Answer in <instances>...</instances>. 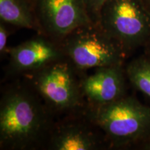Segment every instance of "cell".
I'll use <instances>...</instances> for the list:
<instances>
[{"mask_svg": "<svg viewBox=\"0 0 150 150\" xmlns=\"http://www.w3.org/2000/svg\"><path fill=\"white\" fill-rule=\"evenodd\" d=\"M6 24L1 21L0 22V55L1 59L8 55L9 48L7 47L9 31Z\"/></svg>", "mask_w": 150, "mask_h": 150, "instance_id": "obj_13", "label": "cell"}, {"mask_svg": "<svg viewBox=\"0 0 150 150\" xmlns=\"http://www.w3.org/2000/svg\"><path fill=\"white\" fill-rule=\"evenodd\" d=\"M38 33L59 45L74 29L93 24L83 0H31Z\"/></svg>", "mask_w": 150, "mask_h": 150, "instance_id": "obj_6", "label": "cell"}, {"mask_svg": "<svg viewBox=\"0 0 150 150\" xmlns=\"http://www.w3.org/2000/svg\"><path fill=\"white\" fill-rule=\"evenodd\" d=\"M93 74L83 75L81 88L86 104L102 106L125 96L126 72L122 64L97 67Z\"/></svg>", "mask_w": 150, "mask_h": 150, "instance_id": "obj_9", "label": "cell"}, {"mask_svg": "<svg viewBox=\"0 0 150 150\" xmlns=\"http://www.w3.org/2000/svg\"><path fill=\"white\" fill-rule=\"evenodd\" d=\"M142 1L150 13V0H142Z\"/></svg>", "mask_w": 150, "mask_h": 150, "instance_id": "obj_14", "label": "cell"}, {"mask_svg": "<svg viewBox=\"0 0 150 150\" xmlns=\"http://www.w3.org/2000/svg\"><path fill=\"white\" fill-rule=\"evenodd\" d=\"M106 1V0H83L88 15L93 24H98L101 9Z\"/></svg>", "mask_w": 150, "mask_h": 150, "instance_id": "obj_12", "label": "cell"}, {"mask_svg": "<svg viewBox=\"0 0 150 150\" xmlns=\"http://www.w3.org/2000/svg\"><path fill=\"white\" fill-rule=\"evenodd\" d=\"M8 71L12 74H26L50 63L65 59L59 45L45 35L38 36L8 48Z\"/></svg>", "mask_w": 150, "mask_h": 150, "instance_id": "obj_8", "label": "cell"}, {"mask_svg": "<svg viewBox=\"0 0 150 150\" xmlns=\"http://www.w3.org/2000/svg\"><path fill=\"white\" fill-rule=\"evenodd\" d=\"M54 117L27 82L10 85L2 92L0 101L1 149L46 147Z\"/></svg>", "mask_w": 150, "mask_h": 150, "instance_id": "obj_1", "label": "cell"}, {"mask_svg": "<svg viewBox=\"0 0 150 150\" xmlns=\"http://www.w3.org/2000/svg\"><path fill=\"white\" fill-rule=\"evenodd\" d=\"M126 76L130 83L142 93L150 98V58H138L127 67Z\"/></svg>", "mask_w": 150, "mask_h": 150, "instance_id": "obj_11", "label": "cell"}, {"mask_svg": "<svg viewBox=\"0 0 150 150\" xmlns=\"http://www.w3.org/2000/svg\"><path fill=\"white\" fill-rule=\"evenodd\" d=\"M59 46L65 59L81 72L122 64L126 56L120 45L95 24L74 29L61 40Z\"/></svg>", "mask_w": 150, "mask_h": 150, "instance_id": "obj_4", "label": "cell"}, {"mask_svg": "<svg viewBox=\"0 0 150 150\" xmlns=\"http://www.w3.org/2000/svg\"><path fill=\"white\" fill-rule=\"evenodd\" d=\"M145 149L150 150V136H149V138H148L147 139V142H145Z\"/></svg>", "mask_w": 150, "mask_h": 150, "instance_id": "obj_15", "label": "cell"}, {"mask_svg": "<svg viewBox=\"0 0 150 150\" xmlns=\"http://www.w3.org/2000/svg\"><path fill=\"white\" fill-rule=\"evenodd\" d=\"M46 147L52 150H97L110 146L83 109L54 122Z\"/></svg>", "mask_w": 150, "mask_h": 150, "instance_id": "obj_7", "label": "cell"}, {"mask_svg": "<svg viewBox=\"0 0 150 150\" xmlns=\"http://www.w3.org/2000/svg\"><path fill=\"white\" fill-rule=\"evenodd\" d=\"M83 73L65 58L24 75L54 116H66L86 107L81 88Z\"/></svg>", "mask_w": 150, "mask_h": 150, "instance_id": "obj_2", "label": "cell"}, {"mask_svg": "<svg viewBox=\"0 0 150 150\" xmlns=\"http://www.w3.org/2000/svg\"><path fill=\"white\" fill-rule=\"evenodd\" d=\"M147 44H149V45H150V40H149V42H147ZM149 58H150V57H149Z\"/></svg>", "mask_w": 150, "mask_h": 150, "instance_id": "obj_16", "label": "cell"}, {"mask_svg": "<svg viewBox=\"0 0 150 150\" xmlns=\"http://www.w3.org/2000/svg\"><path fill=\"white\" fill-rule=\"evenodd\" d=\"M97 24L126 54L150 40V13L142 0H106Z\"/></svg>", "mask_w": 150, "mask_h": 150, "instance_id": "obj_5", "label": "cell"}, {"mask_svg": "<svg viewBox=\"0 0 150 150\" xmlns=\"http://www.w3.org/2000/svg\"><path fill=\"white\" fill-rule=\"evenodd\" d=\"M0 19L6 24L38 33L31 0H0Z\"/></svg>", "mask_w": 150, "mask_h": 150, "instance_id": "obj_10", "label": "cell"}, {"mask_svg": "<svg viewBox=\"0 0 150 150\" xmlns=\"http://www.w3.org/2000/svg\"><path fill=\"white\" fill-rule=\"evenodd\" d=\"M89 120L102 131L110 147L126 146L150 136V107L131 97L84 108Z\"/></svg>", "mask_w": 150, "mask_h": 150, "instance_id": "obj_3", "label": "cell"}]
</instances>
